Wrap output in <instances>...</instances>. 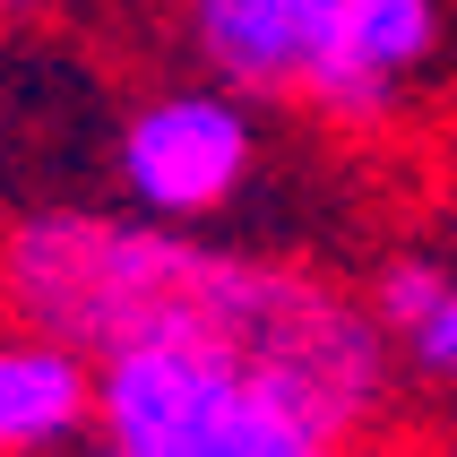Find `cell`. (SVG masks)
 <instances>
[{
  "label": "cell",
  "mask_w": 457,
  "mask_h": 457,
  "mask_svg": "<svg viewBox=\"0 0 457 457\" xmlns=\"http://www.w3.org/2000/svg\"><path fill=\"white\" fill-rule=\"evenodd\" d=\"M0 320L52 328L96 362L121 345H207L345 449L388 432L406 380L371 294L303 259L225 251L199 225L138 216L129 199L18 207L0 225Z\"/></svg>",
  "instance_id": "cell-1"
},
{
  "label": "cell",
  "mask_w": 457,
  "mask_h": 457,
  "mask_svg": "<svg viewBox=\"0 0 457 457\" xmlns=\"http://www.w3.org/2000/svg\"><path fill=\"white\" fill-rule=\"evenodd\" d=\"M96 440L112 457H354L207 345H121L96 362Z\"/></svg>",
  "instance_id": "cell-2"
},
{
  "label": "cell",
  "mask_w": 457,
  "mask_h": 457,
  "mask_svg": "<svg viewBox=\"0 0 457 457\" xmlns=\"http://www.w3.org/2000/svg\"><path fill=\"white\" fill-rule=\"evenodd\" d=\"M259 164H268L259 104L216 87V78L147 87L112 121V190L164 225H216L225 207L251 199Z\"/></svg>",
  "instance_id": "cell-3"
},
{
  "label": "cell",
  "mask_w": 457,
  "mask_h": 457,
  "mask_svg": "<svg viewBox=\"0 0 457 457\" xmlns=\"http://www.w3.org/2000/svg\"><path fill=\"white\" fill-rule=\"evenodd\" d=\"M181 61L251 104H320L337 61V0H173Z\"/></svg>",
  "instance_id": "cell-4"
},
{
  "label": "cell",
  "mask_w": 457,
  "mask_h": 457,
  "mask_svg": "<svg viewBox=\"0 0 457 457\" xmlns=\"http://www.w3.org/2000/svg\"><path fill=\"white\" fill-rule=\"evenodd\" d=\"M440 44H449L440 0H337V61L311 112H328L337 129H380L440 61Z\"/></svg>",
  "instance_id": "cell-5"
},
{
  "label": "cell",
  "mask_w": 457,
  "mask_h": 457,
  "mask_svg": "<svg viewBox=\"0 0 457 457\" xmlns=\"http://www.w3.org/2000/svg\"><path fill=\"white\" fill-rule=\"evenodd\" d=\"M96 440V354L0 320V457H70Z\"/></svg>",
  "instance_id": "cell-6"
},
{
  "label": "cell",
  "mask_w": 457,
  "mask_h": 457,
  "mask_svg": "<svg viewBox=\"0 0 457 457\" xmlns=\"http://www.w3.org/2000/svg\"><path fill=\"white\" fill-rule=\"evenodd\" d=\"M362 294H371L388 345H397V362H406L414 380L457 388V268H440L423 251H388Z\"/></svg>",
  "instance_id": "cell-7"
},
{
  "label": "cell",
  "mask_w": 457,
  "mask_h": 457,
  "mask_svg": "<svg viewBox=\"0 0 457 457\" xmlns=\"http://www.w3.org/2000/svg\"><path fill=\"white\" fill-rule=\"evenodd\" d=\"M61 0H0V35H26V26H44Z\"/></svg>",
  "instance_id": "cell-8"
},
{
  "label": "cell",
  "mask_w": 457,
  "mask_h": 457,
  "mask_svg": "<svg viewBox=\"0 0 457 457\" xmlns=\"http://www.w3.org/2000/svg\"><path fill=\"white\" fill-rule=\"evenodd\" d=\"M70 457H112V449H104V440H87V449H70Z\"/></svg>",
  "instance_id": "cell-9"
}]
</instances>
